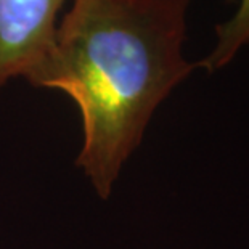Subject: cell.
<instances>
[{
    "label": "cell",
    "instance_id": "3957f363",
    "mask_svg": "<svg viewBox=\"0 0 249 249\" xmlns=\"http://www.w3.org/2000/svg\"><path fill=\"white\" fill-rule=\"evenodd\" d=\"M233 15L215 26V44L213 50L196 66L208 72H217L229 66L240 52L249 49V0H236Z\"/></svg>",
    "mask_w": 249,
    "mask_h": 249
},
{
    "label": "cell",
    "instance_id": "6da1fadb",
    "mask_svg": "<svg viewBox=\"0 0 249 249\" xmlns=\"http://www.w3.org/2000/svg\"><path fill=\"white\" fill-rule=\"evenodd\" d=\"M190 0H72L28 79L82 114L76 164L107 199L158 107L196 68L185 60Z\"/></svg>",
    "mask_w": 249,
    "mask_h": 249
},
{
    "label": "cell",
    "instance_id": "7a4b0ae2",
    "mask_svg": "<svg viewBox=\"0 0 249 249\" xmlns=\"http://www.w3.org/2000/svg\"><path fill=\"white\" fill-rule=\"evenodd\" d=\"M66 0H0V90L15 77L29 79L53 45Z\"/></svg>",
    "mask_w": 249,
    "mask_h": 249
},
{
    "label": "cell",
    "instance_id": "277c9868",
    "mask_svg": "<svg viewBox=\"0 0 249 249\" xmlns=\"http://www.w3.org/2000/svg\"><path fill=\"white\" fill-rule=\"evenodd\" d=\"M224 2H225V3H229V5H231V3L235 5V3H236V0H224Z\"/></svg>",
    "mask_w": 249,
    "mask_h": 249
}]
</instances>
